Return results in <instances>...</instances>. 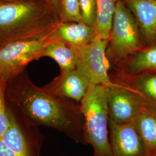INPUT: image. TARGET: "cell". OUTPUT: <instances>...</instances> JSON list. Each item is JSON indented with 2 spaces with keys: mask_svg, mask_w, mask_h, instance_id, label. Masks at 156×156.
Wrapping results in <instances>:
<instances>
[{
  "mask_svg": "<svg viewBox=\"0 0 156 156\" xmlns=\"http://www.w3.org/2000/svg\"><path fill=\"white\" fill-rule=\"evenodd\" d=\"M59 22L48 0L0 1V48L17 41L48 38Z\"/></svg>",
  "mask_w": 156,
  "mask_h": 156,
  "instance_id": "2",
  "label": "cell"
},
{
  "mask_svg": "<svg viewBox=\"0 0 156 156\" xmlns=\"http://www.w3.org/2000/svg\"><path fill=\"white\" fill-rule=\"evenodd\" d=\"M146 103L131 86L117 83L108 87L109 119L116 124L133 122Z\"/></svg>",
  "mask_w": 156,
  "mask_h": 156,
  "instance_id": "7",
  "label": "cell"
},
{
  "mask_svg": "<svg viewBox=\"0 0 156 156\" xmlns=\"http://www.w3.org/2000/svg\"><path fill=\"white\" fill-rule=\"evenodd\" d=\"M149 156H156V109L145 105L133 122Z\"/></svg>",
  "mask_w": 156,
  "mask_h": 156,
  "instance_id": "13",
  "label": "cell"
},
{
  "mask_svg": "<svg viewBox=\"0 0 156 156\" xmlns=\"http://www.w3.org/2000/svg\"><path fill=\"white\" fill-rule=\"evenodd\" d=\"M145 47L133 15L123 0L119 1L106 49L108 60H125Z\"/></svg>",
  "mask_w": 156,
  "mask_h": 156,
  "instance_id": "4",
  "label": "cell"
},
{
  "mask_svg": "<svg viewBox=\"0 0 156 156\" xmlns=\"http://www.w3.org/2000/svg\"><path fill=\"white\" fill-rule=\"evenodd\" d=\"M86 142L94 150V156H113L109 136L108 87L90 85L87 93L80 101Z\"/></svg>",
  "mask_w": 156,
  "mask_h": 156,
  "instance_id": "3",
  "label": "cell"
},
{
  "mask_svg": "<svg viewBox=\"0 0 156 156\" xmlns=\"http://www.w3.org/2000/svg\"><path fill=\"white\" fill-rule=\"evenodd\" d=\"M0 156H18L7 147L2 140H0Z\"/></svg>",
  "mask_w": 156,
  "mask_h": 156,
  "instance_id": "22",
  "label": "cell"
},
{
  "mask_svg": "<svg viewBox=\"0 0 156 156\" xmlns=\"http://www.w3.org/2000/svg\"><path fill=\"white\" fill-rule=\"evenodd\" d=\"M133 15L146 46L156 43V0H124Z\"/></svg>",
  "mask_w": 156,
  "mask_h": 156,
  "instance_id": "10",
  "label": "cell"
},
{
  "mask_svg": "<svg viewBox=\"0 0 156 156\" xmlns=\"http://www.w3.org/2000/svg\"><path fill=\"white\" fill-rule=\"evenodd\" d=\"M57 15L60 22H82L79 0H58Z\"/></svg>",
  "mask_w": 156,
  "mask_h": 156,
  "instance_id": "18",
  "label": "cell"
},
{
  "mask_svg": "<svg viewBox=\"0 0 156 156\" xmlns=\"http://www.w3.org/2000/svg\"><path fill=\"white\" fill-rule=\"evenodd\" d=\"M51 35L62 39L73 47L86 45L97 37L95 28L83 22H60Z\"/></svg>",
  "mask_w": 156,
  "mask_h": 156,
  "instance_id": "12",
  "label": "cell"
},
{
  "mask_svg": "<svg viewBox=\"0 0 156 156\" xmlns=\"http://www.w3.org/2000/svg\"><path fill=\"white\" fill-rule=\"evenodd\" d=\"M11 114L6 105L0 108V140L9 127Z\"/></svg>",
  "mask_w": 156,
  "mask_h": 156,
  "instance_id": "20",
  "label": "cell"
},
{
  "mask_svg": "<svg viewBox=\"0 0 156 156\" xmlns=\"http://www.w3.org/2000/svg\"><path fill=\"white\" fill-rule=\"evenodd\" d=\"M30 0H0L1 2H23V1H28Z\"/></svg>",
  "mask_w": 156,
  "mask_h": 156,
  "instance_id": "24",
  "label": "cell"
},
{
  "mask_svg": "<svg viewBox=\"0 0 156 156\" xmlns=\"http://www.w3.org/2000/svg\"><path fill=\"white\" fill-rule=\"evenodd\" d=\"M129 73L136 75L141 73L156 70V43L145 47L129 59Z\"/></svg>",
  "mask_w": 156,
  "mask_h": 156,
  "instance_id": "16",
  "label": "cell"
},
{
  "mask_svg": "<svg viewBox=\"0 0 156 156\" xmlns=\"http://www.w3.org/2000/svg\"><path fill=\"white\" fill-rule=\"evenodd\" d=\"M107 39L96 37L86 45L73 47L77 55L76 69L87 79L90 85L115 86L108 74L109 60L106 56Z\"/></svg>",
  "mask_w": 156,
  "mask_h": 156,
  "instance_id": "5",
  "label": "cell"
},
{
  "mask_svg": "<svg viewBox=\"0 0 156 156\" xmlns=\"http://www.w3.org/2000/svg\"><path fill=\"white\" fill-rule=\"evenodd\" d=\"M48 38L17 41L1 48L0 76L7 81L26 69L30 62L37 60L38 55Z\"/></svg>",
  "mask_w": 156,
  "mask_h": 156,
  "instance_id": "6",
  "label": "cell"
},
{
  "mask_svg": "<svg viewBox=\"0 0 156 156\" xmlns=\"http://www.w3.org/2000/svg\"><path fill=\"white\" fill-rule=\"evenodd\" d=\"M6 80L0 76V108L6 105Z\"/></svg>",
  "mask_w": 156,
  "mask_h": 156,
  "instance_id": "21",
  "label": "cell"
},
{
  "mask_svg": "<svg viewBox=\"0 0 156 156\" xmlns=\"http://www.w3.org/2000/svg\"><path fill=\"white\" fill-rule=\"evenodd\" d=\"M131 87L140 95L146 104L156 109V70L135 75Z\"/></svg>",
  "mask_w": 156,
  "mask_h": 156,
  "instance_id": "15",
  "label": "cell"
},
{
  "mask_svg": "<svg viewBox=\"0 0 156 156\" xmlns=\"http://www.w3.org/2000/svg\"><path fill=\"white\" fill-rule=\"evenodd\" d=\"M48 57L57 63L61 71L76 69L77 55L74 48L62 39L50 35L40 51L37 59Z\"/></svg>",
  "mask_w": 156,
  "mask_h": 156,
  "instance_id": "11",
  "label": "cell"
},
{
  "mask_svg": "<svg viewBox=\"0 0 156 156\" xmlns=\"http://www.w3.org/2000/svg\"><path fill=\"white\" fill-rule=\"evenodd\" d=\"M82 22L94 26L96 19V0H79Z\"/></svg>",
  "mask_w": 156,
  "mask_h": 156,
  "instance_id": "19",
  "label": "cell"
},
{
  "mask_svg": "<svg viewBox=\"0 0 156 156\" xmlns=\"http://www.w3.org/2000/svg\"><path fill=\"white\" fill-rule=\"evenodd\" d=\"M89 86V82L83 75L73 69L61 71L60 74L43 89L57 97L80 102Z\"/></svg>",
  "mask_w": 156,
  "mask_h": 156,
  "instance_id": "9",
  "label": "cell"
},
{
  "mask_svg": "<svg viewBox=\"0 0 156 156\" xmlns=\"http://www.w3.org/2000/svg\"><path fill=\"white\" fill-rule=\"evenodd\" d=\"M50 5L56 12L57 15V9H58V0H48ZM58 16V15H57Z\"/></svg>",
  "mask_w": 156,
  "mask_h": 156,
  "instance_id": "23",
  "label": "cell"
},
{
  "mask_svg": "<svg viewBox=\"0 0 156 156\" xmlns=\"http://www.w3.org/2000/svg\"><path fill=\"white\" fill-rule=\"evenodd\" d=\"M109 138L113 156H149L134 122L116 124L109 119Z\"/></svg>",
  "mask_w": 156,
  "mask_h": 156,
  "instance_id": "8",
  "label": "cell"
},
{
  "mask_svg": "<svg viewBox=\"0 0 156 156\" xmlns=\"http://www.w3.org/2000/svg\"><path fill=\"white\" fill-rule=\"evenodd\" d=\"M5 101L16 108L27 123L64 133L85 143L83 115L66 99L51 94L31 81L26 69L6 81Z\"/></svg>",
  "mask_w": 156,
  "mask_h": 156,
  "instance_id": "1",
  "label": "cell"
},
{
  "mask_svg": "<svg viewBox=\"0 0 156 156\" xmlns=\"http://www.w3.org/2000/svg\"><path fill=\"white\" fill-rule=\"evenodd\" d=\"M1 140L17 156H30L26 138L12 114L9 127Z\"/></svg>",
  "mask_w": 156,
  "mask_h": 156,
  "instance_id": "17",
  "label": "cell"
},
{
  "mask_svg": "<svg viewBox=\"0 0 156 156\" xmlns=\"http://www.w3.org/2000/svg\"><path fill=\"white\" fill-rule=\"evenodd\" d=\"M120 0H96V37L109 40L117 2Z\"/></svg>",
  "mask_w": 156,
  "mask_h": 156,
  "instance_id": "14",
  "label": "cell"
}]
</instances>
